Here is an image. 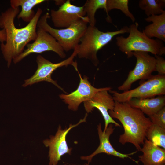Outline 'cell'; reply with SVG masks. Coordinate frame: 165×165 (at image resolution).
<instances>
[{
  "instance_id": "obj_14",
  "label": "cell",
  "mask_w": 165,
  "mask_h": 165,
  "mask_svg": "<svg viewBox=\"0 0 165 165\" xmlns=\"http://www.w3.org/2000/svg\"><path fill=\"white\" fill-rule=\"evenodd\" d=\"M115 128L112 123L108 125L105 130L102 131L101 123L97 125V129L100 140V145L96 150L91 155L87 156H82L81 159L88 161V164L91 162L93 158L96 155L104 153L109 155H112L120 158L124 159L130 158L129 156L132 155L137 151L128 154H124L116 150L113 147L109 141L110 136L113 133Z\"/></svg>"
},
{
  "instance_id": "obj_4",
  "label": "cell",
  "mask_w": 165,
  "mask_h": 165,
  "mask_svg": "<svg viewBox=\"0 0 165 165\" xmlns=\"http://www.w3.org/2000/svg\"><path fill=\"white\" fill-rule=\"evenodd\" d=\"M138 23L135 22L129 27V34L127 37H116V44L120 50L126 54L128 58L132 57V52L135 51L150 52L160 56L165 54L163 42L157 38H148L138 30Z\"/></svg>"
},
{
  "instance_id": "obj_18",
  "label": "cell",
  "mask_w": 165,
  "mask_h": 165,
  "mask_svg": "<svg viewBox=\"0 0 165 165\" xmlns=\"http://www.w3.org/2000/svg\"><path fill=\"white\" fill-rule=\"evenodd\" d=\"M45 0H11V7L15 8L21 6V10L17 16L18 19L29 23L34 17L35 13L32 9L36 5L41 4Z\"/></svg>"
},
{
  "instance_id": "obj_24",
  "label": "cell",
  "mask_w": 165,
  "mask_h": 165,
  "mask_svg": "<svg viewBox=\"0 0 165 165\" xmlns=\"http://www.w3.org/2000/svg\"><path fill=\"white\" fill-rule=\"evenodd\" d=\"M156 64L155 71L158 73V74L165 75V60L161 56L155 55Z\"/></svg>"
},
{
  "instance_id": "obj_15",
  "label": "cell",
  "mask_w": 165,
  "mask_h": 165,
  "mask_svg": "<svg viewBox=\"0 0 165 165\" xmlns=\"http://www.w3.org/2000/svg\"><path fill=\"white\" fill-rule=\"evenodd\" d=\"M140 150L143 154L139 156V160L143 165L165 164V149L159 147L146 138Z\"/></svg>"
},
{
  "instance_id": "obj_7",
  "label": "cell",
  "mask_w": 165,
  "mask_h": 165,
  "mask_svg": "<svg viewBox=\"0 0 165 165\" xmlns=\"http://www.w3.org/2000/svg\"><path fill=\"white\" fill-rule=\"evenodd\" d=\"M77 55V51L75 47L70 57L63 61L56 63H52L40 55L38 56L36 60L37 69L31 77L25 80L22 86L25 87L40 82L46 81L51 83L64 91L63 89L57 83L56 81L52 79V74L57 68L63 66L71 65L75 70L77 69V63L73 61L75 57Z\"/></svg>"
},
{
  "instance_id": "obj_6",
  "label": "cell",
  "mask_w": 165,
  "mask_h": 165,
  "mask_svg": "<svg viewBox=\"0 0 165 165\" xmlns=\"http://www.w3.org/2000/svg\"><path fill=\"white\" fill-rule=\"evenodd\" d=\"M115 101L127 102L133 98L144 99L155 97L165 94V75H152L137 88L120 93L111 90Z\"/></svg>"
},
{
  "instance_id": "obj_12",
  "label": "cell",
  "mask_w": 165,
  "mask_h": 165,
  "mask_svg": "<svg viewBox=\"0 0 165 165\" xmlns=\"http://www.w3.org/2000/svg\"><path fill=\"white\" fill-rule=\"evenodd\" d=\"M77 71L80 78L79 83L77 89L69 94H61L59 96L63 101L68 104V109L74 111L78 109L81 103L90 99L98 92L108 87H94L90 83L87 77L84 76L82 78L78 70Z\"/></svg>"
},
{
  "instance_id": "obj_29",
  "label": "cell",
  "mask_w": 165,
  "mask_h": 165,
  "mask_svg": "<svg viewBox=\"0 0 165 165\" xmlns=\"http://www.w3.org/2000/svg\"><path fill=\"white\" fill-rule=\"evenodd\" d=\"M165 165V164H164V165Z\"/></svg>"
},
{
  "instance_id": "obj_27",
  "label": "cell",
  "mask_w": 165,
  "mask_h": 165,
  "mask_svg": "<svg viewBox=\"0 0 165 165\" xmlns=\"http://www.w3.org/2000/svg\"><path fill=\"white\" fill-rule=\"evenodd\" d=\"M83 165H89V164L86 163L85 164H83Z\"/></svg>"
},
{
  "instance_id": "obj_13",
  "label": "cell",
  "mask_w": 165,
  "mask_h": 165,
  "mask_svg": "<svg viewBox=\"0 0 165 165\" xmlns=\"http://www.w3.org/2000/svg\"><path fill=\"white\" fill-rule=\"evenodd\" d=\"M111 89V87H108L106 89L99 91L90 99L84 102L85 109L87 113L91 112L95 108L101 112L105 122L104 130H105L108 125L111 123L114 124L117 127H121L108 113V111L112 110L114 109L115 104L112 96L108 92Z\"/></svg>"
},
{
  "instance_id": "obj_21",
  "label": "cell",
  "mask_w": 165,
  "mask_h": 165,
  "mask_svg": "<svg viewBox=\"0 0 165 165\" xmlns=\"http://www.w3.org/2000/svg\"><path fill=\"white\" fill-rule=\"evenodd\" d=\"M147 139L165 149V129L152 123L146 134Z\"/></svg>"
},
{
  "instance_id": "obj_10",
  "label": "cell",
  "mask_w": 165,
  "mask_h": 165,
  "mask_svg": "<svg viewBox=\"0 0 165 165\" xmlns=\"http://www.w3.org/2000/svg\"><path fill=\"white\" fill-rule=\"evenodd\" d=\"M87 116L86 114L84 118L81 119L77 123L74 125L71 124L68 128L66 127L63 130H62L61 126L59 125L55 136H51L49 139L43 141L45 146L49 147L48 156L50 165H57L64 155L71 154L72 149L68 147L66 141V136L72 129L85 122Z\"/></svg>"
},
{
  "instance_id": "obj_8",
  "label": "cell",
  "mask_w": 165,
  "mask_h": 165,
  "mask_svg": "<svg viewBox=\"0 0 165 165\" xmlns=\"http://www.w3.org/2000/svg\"><path fill=\"white\" fill-rule=\"evenodd\" d=\"M132 55L136 59L135 66L130 71L125 81L118 88L119 90H130L134 82L139 80L148 79L152 75V72L155 71V58L150 55L148 52H134Z\"/></svg>"
},
{
  "instance_id": "obj_1",
  "label": "cell",
  "mask_w": 165,
  "mask_h": 165,
  "mask_svg": "<svg viewBox=\"0 0 165 165\" xmlns=\"http://www.w3.org/2000/svg\"><path fill=\"white\" fill-rule=\"evenodd\" d=\"M38 8L35 15L27 25L21 28H16L14 19L20 12L19 7H10L0 16V28L4 29L6 35V43H1V49L8 67L12 60L18 57L24 50L26 45L37 36L38 22L42 13Z\"/></svg>"
},
{
  "instance_id": "obj_28",
  "label": "cell",
  "mask_w": 165,
  "mask_h": 165,
  "mask_svg": "<svg viewBox=\"0 0 165 165\" xmlns=\"http://www.w3.org/2000/svg\"><path fill=\"white\" fill-rule=\"evenodd\" d=\"M64 165H67V164H64Z\"/></svg>"
},
{
  "instance_id": "obj_2",
  "label": "cell",
  "mask_w": 165,
  "mask_h": 165,
  "mask_svg": "<svg viewBox=\"0 0 165 165\" xmlns=\"http://www.w3.org/2000/svg\"><path fill=\"white\" fill-rule=\"evenodd\" d=\"M108 113L112 118L119 120L124 128V133L120 136L119 142L123 145L132 143L140 151L141 145L144 143L146 131L152 124L149 118L126 102L115 101L114 109L108 111Z\"/></svg>"
},
{
  "instance_id": "obj_11",
  "label": "cell",
  "mask_w": 165,
  "mask_h": 165,
  "mask_svg": "<svg viewBox=\"0 0 165 165\" xmlns=\"http://www.w3.org/2000/svg\"><path fill=\"white\" fill-rule=\"evenodd\" d=\"M50 15L54 26L57 28H67L82 20L89 23L83 6L73 5L70 0L66 1L58 10H51Z\"/></svg>"
},
{
  "instance_id": "obj_9",
  "label": "cell",
  "mask_w": 165,
  "mask_h": 165,
  "mask_svg": "<svg viewBox=\"0 0 165 165\" xmlns=\"http://www.w3.org/2000/svg\"><path fill=\"white\" fill-rule=\"evenodd\" d=\"M27 48L18 57L13 60L15 64H16L30 54L34 53H41L46 51H53L61 58L65 57L64 51L57 41L43 29L38 28L37 36L35 39L32 43L26 45Z\"/></svg>"
},
{
  "instance_id": "obj_25",
  "label": "cell",
  "mask_w": 165,
  "mask_h": 165,
  "mask_svg": "<svg viewBox=\"0 0 165 165\" xmlns=\"http://www.w3.org/2000/svg\"><path fill=\"white\" fill-rule=\"evenodd\" d=\"M6 40V32L4 29L0 30V42L1 43H4Z\"/></svg>"
},
{
  "instance_id": "obj_3",
  "label": "cell",
  "mask_w": 165,
  "mask_h": 165,
  "mask_svg": "<svg viewBox=\"0 0 165 165\" xmlns=\"http://www.w3.org/2000/svg\"><path fill=\"white\" fill-rule=\"evenodd\" d=\"M129 27L123 26L119 30L104 32L95 26H88L79 44L75 47L77 55L80 58L88 59L97 66L99 63L98 51L110 42L115 36L129 33Z\"/></svg>"
},
{
  "instance_id": "obj_16",
  "label": "cell",
  "mask_w": 165,
  "mask_h": 165,
  "mask_svg": "<svg viewBox=\"0 0 165 165\" xmlns=\"http://www.w3.org/2000/svg\"><path fill=\"white\" fill-rule=\"evenodd\" d=\"M126 102L132 107L140 110L149 116L165 106V96L162 95L150 98H133Z\"/></svg>"
},
{
  "instance_id": "obj_23",
  "label": "cell",
  "mask_w": 165,
  "mask_h": 165,
  "mask_svg": "<svg viewBox=\"0 0 165 165\" xmlns=\"http://www.w3.org/2000/svg\"><path fill=\"white\" fill-rule=\"evenodd\" d=\"M153 124L165 129V107L157 112L149 116Z\"/></svg>"
},
{
  "instance_id": "obj_5",
  "label": "cell",
  "mask_w": 165,
  "mask_h": 165,
  "mask_svg": "<svg viewBox=\"0 0 165 165\" xmlns=\"http://www.w3.org/2000/svg\"><path fill=\"white\" fill-rule=\"evenodd\" d=\"M50 18V13H46L39 18L37 27L43 29L52 36L64 51L74 50L79 44L86 29L88 22L82 20L68 28L57 29L52 28L48 24L47 19Z\"/></svg>"
},
{
  "instance_id": "obj_19",
  "label": "cell",
  "mask_w": 165,
  "mask_h": 165,
  "mask_svg": "<svg viewBox=\"0 0 165 165\" xmlns=\"http://www.w3.org/2000/svg\"><path fill=\"white\" fill-rule=\"evenodd\" d=\"M106 1L107 0H87L86 1L83 6L89 25L95 26L96 22L95 15L98 9H104L106 12Z\"/></svg>"
},
{
  "instance_id": "obj_17",
  "label": "cell",
  "mask_w": 165,
  "mask_h": 165,
  "mask_svg": "<svg viewBox=\"0 0 165 165\" xmlns=\"http://www.w3.org/2000/svg\"><path fill=\"white\" fill-rule=\"evenodd\" d=\"M145 20L152 23L146 26L143 32L149 38L155 37L165 42V11L161 14L151 16Z\"/></svg>"
},
{
  "instance_id": "obj_20",
  "label": "cell",
  "mask_w": 165,
  "mask_h": 165,
  "mask_svg": "<svg viewBox=\"0 0 165 165\" xmlns=\"http://www.w3.org/2000/svg\"><path fill=\"white\" fill-rule=\"evenodd\" d=\"M138 5L139 8L144 10L148 16L159 15L164 11L165 0H140Z\"/></svg>"
},
{
  "instance_id": "obj_26",
  "label": "cell",
  "mask_w": 165,
  "mask_h": 165,
  "mask_svg": "<svg viewBox=\"0 0 165 165\" xmlns=\"http://www.w3.org/2000/svg\"><path fill=\"white\" fill-rule=\"evenodd\" d=\"M64 1H55V4L58 6H61L62 5L65 1L63 2Z\"/></svg>"
},
{
  "instance_id": "obj_22",
  "label": "cell",
  "mask_w": 165,
  "mask_h": 165,
  "mask_svg": "<svg viewBox=\"0 0 165 165\" xmlns=\"http://www.w3.org/2000/svg\"><path fill=\"white\" fill-rule=\"evenodd\" d=\"M129 2L128 0H107L106 12L107 16V21L112 23L111 19L108 14L109 12L112 9H117L120 10L133 22H134L135 18L129 9Z\"/></svg>"
}]
</instances>
